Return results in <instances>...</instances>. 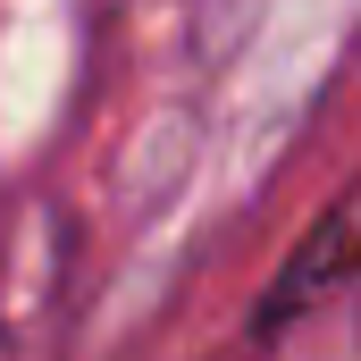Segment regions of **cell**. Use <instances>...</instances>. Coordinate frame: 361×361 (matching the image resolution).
<instances>
[{"label":"cell","mask_w":361,"mask_h":361,"mask_svg":"<svg viewBox=\"0 0 361 361\" xmlns=\"http://www.w3.org/2000/svg\"><path fill=\"white\" fill-rule=\"evenodd\" d=\"M345 244H353V227H345V210H336V219H319V235H311V252H302V261H294V269H286V277L269 286V311H261V328H277L286 311H302V302H311V286H319V277H328L336 261H345Z\"/></svg>","instance_id":"1"}]
</instances>
